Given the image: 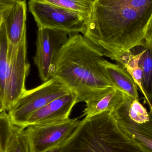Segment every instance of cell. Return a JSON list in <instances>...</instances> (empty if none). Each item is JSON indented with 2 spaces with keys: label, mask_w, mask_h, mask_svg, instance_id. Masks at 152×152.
<instances>
[{
  "label": "cell",
  "mask_w": 152,
  "mask_h": 152,
  "mask_svg": "<svg viewBox=\"0 0 152 152\" xmlns=\"http://www.w3.org/2000/svg\"><path fill=\"white\" fill-rule=\"evenodd\" d=\"M150 112L139 100L123 104L114 118L121 130L148 152H152V107Z\"/></svg>",
  "instance_id": "4"
},
{
  "label": "cell",
  "mask_w": 152,
  "mask_h": 152,
  "mask_svg": "<svg viewBox=\"0 0 152 152\" xmlns=\"http://www.w3.org/2000/svg\"><path fill=\"white\" fill-rule=\"evenodd\" d=\"M4 110H5L4 103L2 100L0 98V114L2 113L4 111Z\"/></svg>",
  "instance_id": "21"
},
{
  "label": "cell",
  "mask_w": 152,
  "mask_h": 152,
  "mask_svg": "<svg viewBox=\"0 0 152 152\" xmlns=\"http://www.w3.org/2000/svg\"><path fill=\"white\" fill-rule=\"evenodd\" d=\"M123 94L113 86L107 88L86 101L82 116L88 118L106 112H112L119 103Z\"/></svg>",
  "instance_id": "13"
},
{
  "label": "cell",
  "mask_w": 152,
  "mask_h": 152,
  "mask_svg": "<svg viewBox=\"0 0 152 152\" xmlns=\"http://www.w3.org/2000/svg\"><path fill=\"white\" fill-rule=\"evenodd\" d=\"M66 32L49 28H39L34 62L43 82L53 77L61 52L69 39Z\"/></svg>",
  "instance_id": "8"
},
{
  "label": "cell",
  "mask_w": 152,
  "mask_h": 152,
  "mask_svg": "<svg viewBox=\"0 0 152 152\" xmlns=\"http://www.w3.org/2000/svg\"><path fill=\"white\" fill-rule=\"evenodd\" d=\"M103 56L102 50L84 35H70L53 77L75 94L77 103L85 102L113 86L101 65Z\"/></svg>",
  "instance_id": "2"
},
{
  "label": "cell",
  "mask_w": 152,
  "mask_h": 152,
  "mask_svg": "<svg viewBox=\"0 0 152 152\" xmlns=\"http://www.w3.org/2000/svg\"><path fill=\"white\" fill-rule=\"evenodd\" d=\"M8 77L4 104L9 111L26 89V80L30 65L27 59L26 37L14 45L8 42Z\"/></svg>",
  "instance_id": "9"
},
{
  "label": "cell",
  "mask_w": 152,
  "mask_h": 152,
  "mask_svg": "<svg viewBox=\"0 0 152 152\" xmlns=\"http://www.w3.org/2000/svg\"><path fill=\"white\" fill-rule=\"evenodd\" d=\"M144 41L147 44L152 45V14L146 28Z\"/></svg>",
  "instance_id": "20"
},
{
  "label": "cell",
  "mask_w": 152,
  "mask_h": 152,
  "mask_svg": "<svg viewBox=\"0 0 152 152\" xmlns=\"http://www.w3.org/2000/svg\"><path fill=\"white\" fill-rule=\"evenodd\" d=\"M71 92L61 81L53 77L40 86L25 91L8 111L11 121L15 126L22 127L31 114L53 100Z\"/></svg>",
  "instance_id": "5"
},
{
  "label": "cell",
  "mask_w": 152,
  "mask_h": 152,
  "mask_svg": "<svg viewBox=\"0 0 152 152\" xmlns=\"http://www.w3.org/2000/svg\"><path fill=\"white\" fill-rule=\"evenodd\" d=\"M101 65L113 87L128 96L139 99L138 87L125 68L119 64L110 63L104 59L101 62Z\"/></svg>",
  "instance_id": "12"
},
{
  "label": "cell",
  "mask_w": 152,
  "mask_h": 152,
  "mask_svg": "<svg viewBox=\"0 0 152 152\" xmlns=\"http://www.w3.org/2000/svg\"><path fill=\"white\" fill-rule=\"evenodd\" d=\"M16 0H0V24Z\"/></svg>",
  "instance_id": "19"
},
{
  "label": "cell",
  "mask_w": 152,
  "mask_h": 152,
  "mask_svg": "<svg viewBox=\"0 0 152 152\" xmlns=\"http://www.w3.org/2000/svg\"><path fill=\"white\" fill-rule=\"evenodd\" d=\"M28 5L38 28L61 30L69 35L86 32V21L76 12L38 0H29Z\"/></svg>",
  "instance_id": "6"
},
{
  "label": "cell",
  "mask_w": 152,
  "mask_h": 152,
  "mask_svg": "<svg viewBox=\"0 0 152 152\" xmlns=\"http://www.w3.org/2000/svg\"><path fill=\"white\" fill-rule=\"evenodd\" d=\"M60 148H55L45 152H60Z\"/></svg>",
  "instance_id": "22"
},
{
  "label": "cell",
  "mask_w": 152,
  "mask_h": 152,
  "mask_svg": "<svg viewBox=\"0 0 152 152\" xmlns=\"http://www.w3.org/2000/svg\"><path fill=\"white\" fill-rule=\"evenodd\" d=\"M77 103V96L72 92L58 97L31 114L22 128L69 119L71 111Z\"/></svg>",
  "instance_id": "10"
},
{
  "label": "cell",
  "mask_w": 152,
  "mask_h": 152,
  "mask_svg": "<svg viewBox=\"0 0 152 152\" xmlns=\"http://www.w3.org/2000/svg\"><path fill=\"white\" fill-rule=\"evenodd\" d=\"M97 1H101V0H97Z\"/></svg>",
  "instance_id": "23"
},
{
  "label": "cell",
  "mask_w": 152,
  "mask_h": 152,
  "mask_svg": "<svg viewBox=\"0 0 152 152\" xmlns=\"http://www.w3.org/2000/svg\"><path fill=\"white\" fill-rule=\"evenodd\" d=\"M6 111L0 114V152H5L13 129V124Z\"/></svg>",
  "instance_id": "18"
},
{
  "label": "cell",
  "mask_w": 152,
  "mask_h": 152,
  "mask_svg": "<svg viewBox=\"0 0 152 152\" xmlns=\"http://www.w3.org/2000/svg\"><path fill=\"white\" fill-rule=\"evenodd\" d=\"M3 20L0 25V98L4 103L8 77V42Z\"/></svg>",
  "instance_id": "15"
},
{
  "label": "cell",
  "mask_w": 152,
  "mask_h": 152,
  "mask_svg": "<svg viewBox=\"0 0 152 152\" xmlns=\"http://www.w3.org/2000/svg\"><path fill=\"white\" fill-rule=\"evenodd\" d=\"M26 3L16 0L4 18V22L8 42L16 45L26 37Z\"/></svg>",
  "instance_id": "11"
},
{
  "label": "cell",
  "mask_w": 152,
  "mask_h": 152,
  "mask_svg": "<svg viewBox=\"0 0 152 152\" xmlns=\"http://www.w3.org/2000/svg\"><path fill=\"white\" fill-rule=\"evenodd\" d=\"M131 49L136 55L142 75L141 93L150 107H152V45L143 41Z\"/></svg>",
  "instance_id": "14"
},
{
  "label": "cell",
  "mask_w": 152,
  "mask_h": 152,
  "mask_svg": "<svg viewBox=\"0 0 152 152\" xmlns=\"http://www.w3.org/2000/svg\"><path fill=\"white\" fill-rule=\"evenodd\" d=\"M60 152H148L125 134L111 112L81 121Z\"/></svg>",
  "instance_id": "3"
},
{
  "label": "cell",
  "mask_w": 152,
  "mask_h": 152,
  "mask_svg": "<svg viewBox=\"0 0 152 152\" xmlns=\"http://www.w3.org/2000/svg\"><path fill=\"white\" fill-rule=\"evenodd\" d=\"M61 6L81 15L87 23L91 18L95 3L97 0H40ZM87 25V24H86Z\"/></svg>",
  "instance_id": "16"
},
{
  "label": "cell",
  "mask_w": 152,
  "mask_h": 152,
  "mask_svg": "<svg viewBox=\"0 0 152 152\" xmlns=\"http://www.w3.org/2000/svg\"><path fill=\"white\" fill-rule=\"evenodd\" d=\"M152 14V0L96 1L83 35L113 56L144 41Z\"/></svg>",
  "instance_id": "1"
},
{
  "label": "cell",
  "mask_w": 152,
  "mask_h": 152,
  "mask_svg": "<svg viewBox=\"0 0 152 152\" xmlns=\"http://www.w3.org/2000/svg\"><path fill=\"white\" fill-rule=\"evenodd\" d=\"M25 129L13 125L5 152H30Z\"/></svg>",
  "instance_id": "17"
},
{
  "label": "cell",
  "mask_w": 152,
  "mask_h": 152,
  "mask_svg": "<svg viewBox=\"0 0 152 152\" xmlns=\"http://www.w3.org/2000/svg\"><path fill=\"white\" fill-rule=\"evenodd\" d=\"M38 1H40V0H38Z\"/></svg>",
  "instance_id": "24"
},
{
  "label": "cell",
  "mask_w": 152,
  "mask_h": 152,
  "mask_svg": "<svg viewBox=\"0 0 152 152\" xmlns=\"http://www.w3.org/2000/svg\"><path fill=\"white\" fill-rule=\"evenodd\" d=\"M0 25H1V24H0Z\"/></svg>",
  "instance_id": "25"
},
{
  "label": "cell",
  "mask_w": 152,
  "mask_h": 152,
  "mask_svg": "<svg viewBox=\"0 0 152 152\" xmlns=\"http://www.w3.org/2000/svg\"><path fill=\"white\" fill-rule=\"evenodd\" d=\"M80 122L79 118H75L28 126L25 130L30 152H45L61 148L74 134Z\"/></svg>",
  "instance_id": "7"
}]
</instances>
